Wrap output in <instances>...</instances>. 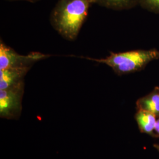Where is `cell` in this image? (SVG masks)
<instances>
[{
	"label": "cell",
	"instance_id": "11",
	"mask_svg": "<svg viewBox=\"0 0 159 159\" xmlns=\"http://www.w3.org/2000/svg\"><path fill=\"white\" fill-rule=\"evenodd\" d=\"M154 130H155L159 134V119L157 120V121H156V126H155Z\"/></svg>",
	"mask_w": 159,
	"mask_h": 159
},
{
	"label": "cell",
	"instance_id": "3",
	"mask_svg": "<svg viewBox=\"0 0 159 159\" xmlns=\"http://www.w3.org/2000/svg\"><path fill=\"white\" fill-rule=\"evenodd\" d=\"M24 81L0 90V116L8 120H17L22 112Z\"/></svg>",
	"mask_w": 159,
	"mask_h": 159
},
{
	"label": "cell",
	"instance_id": "12",
	"mask_svg": "<svg viewBox=\"0 0 159 159\" xmlns=\"http://www.w3.org/2000/svg\"><path fill=\"white\" fill-rule=\"evenodd\" d=\"M158 90H159V89H158Z\"/></svg>",
	"mask_w": 159,
	"mask_h": 159
},
{
	"label": "cell",
	"instance_id": "9",
	"mask_svg": "<svg viewBox=\"0 0 159 159\" xmlns=\"http://www.w3.org/2000/svg\"><path fill=\"white\" fill-rule=\"evenodd\" d=\"M139 4L143 8L159 14V0H139Z\"/></svg>",
	"mask_w": 159,
	"mask_h": 159
},
{
	"label": "cell",
	"instance_id": "1",
	"mask_svg": "<svg viewBox=\"0 0 159 159\" xmlns=\"http://www.w3.org/2000/svg\"><path fill=\"white\" fill-rule=\"evenodd\" d=\"M93 4V0H59L51 11V25L66 40L74 41Z\"/></svg>",
	"mask_w": 159,
	"mask_h": 159
},
{
	"label": "cell",
	"instance_id": "8",
	"mask_svg": "<svg viewBox=\"0 0 159 159\" xmlns=\"http://www.w3.org/2000/svg\"><path fill=\"white\" fill-rule=\"evenodd\" d=\"M137 104L139 110L159 114V93H152L140 98Z\"/></svg>",
	"mask_w": 159,
	"mask_h": 159
},
{
	"label": "cell",
	"instance_id": "4",
	"mask_svg": "<svg viewBox=\"0 0 159 159\" xmlns=\"http://www.w3.org/2000/svg\"><path fill=\"white\" fill-rule=\"evenodd\" d=\"M50 56L39 52L20 54L6 45L2 40L0 41V70L14 67H32L35 63Z\"/></svg>",
	"mask_w": 159,
	"mask_h": 159
},
{
	"label": "cell",
	"instance_id": "6",
	"mask_svg": "<svg viewBox=\"0 0 159 159\" xmlns=\"http://www.w3.org/2000/svg\"><path fill=\"white\" fill-rule=\"evenodd\" d=\"M136 119L140 129L146 133H151L155 129L157 120L154 114L139 110L136 115Z\"/></svg>",
	"mask_w": 159,
	"mask_h": 159
},
{
	"label": "cell",
	"instance_id": "5",
	"mask_svg": "<svg viewBox=\"0 0 159 159\" xmlns=\"http://www.w3.org/2000/svg\"><path fill=\"white\" fill-rule=\"evenodd\" d=\"M31 67H14L0 70V90L24 81V77Z\"/></svg>",
	"mask_w": 159,
	"mask_h": 159
},
{
	"label": "cell",
	"instance_id": "7",
	"mask_svg": "<svg viewBox=\"0 0 159 159\" xmlns=\"http://www.w3.org/2000/svg\"><path fill=\"white\" fill-rule=\"evenodd\" d=\"M93 4L115 10H123L134 7L139 0H93Z\"/></svg>",
	"mask_w": 159,
	"mask_h": 159
},
{
	"label": "cell",
	"instance_id": "2",
	"mask_svg": "<svg viewBox=\"0 0 159 159\" xmlns=\"http://www.w3.org/2000/svg\"><path fill=\"white\" fill-rule=\"evenodd\" d=\"M97 63L106 64L118 75L131 74L144 68L148 64L159 58V51L156 49L137 50L121 52H111L102 58L79 57Z\"/></svg>",
	"mask_w": 159,
	"mask_h": 159
},
{
	"label": "cell",
	"instance_id": "10",
	"mask_svg": "<svg viewBox=\"0 0 159 159\" xmlns=\"http://www.w3.org/2000/svg\"><path fill=\"white\" fill-rule=\"evenodd\" d=\"M8 1H26V2H31V3H35L39 1H40L41 0H7Z\"/></svg>",
	"mask_w": 159,
	"mask_h": 159
}]
</instances>
